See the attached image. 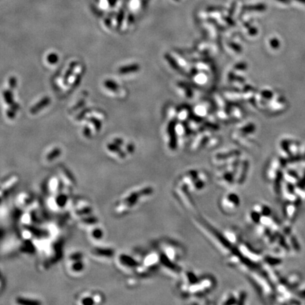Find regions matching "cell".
Here are the masks:
<instances>
[{
	"label": "cell",
	"mask_w": 305,
	"mask_h": 305,
	"mask_svg": "<svg viewBox=\"0 0 305 305\" xmlns=\"http://www.w3.org/2000/svg\"><path fill=\"white\" fill-rule=\"evenodd\" d=\"M217 285L216 277L211 273L187 270L178 277L176 291L181 298L191 303L205 304L204 301L216 290Z\"/></svg>",
	"instance_id": "cell-1"
},
{
	"label": "cell",
	"mask_w": 305,
	"mask_h": 305,
	"mask_svg": "<svg viewBox=\"0 0 305 305\" xmlns=\"http://www.w3.org/2000/svg\"><path fill=\"white\" fill-rule=\"evenodd\" d=\"M209 183V177L205 171L190 169L184 171L177 178L172 191L185 209L193 211L196 209L193 196L204 191Z\"/></svg>",
	"instance_id": "cell-2"
},
{
	"label": "cell",
	"mask_w": 305,
	"mask_h": 305,
	"mask_svg": "<svg viewBox=\"0 0 305 305\" xmlns=\"http://www.w3.org/2000/svg\"><path fill=\"white\" fill-rule=\"evenodd\" d=\"M155 193V189L152 184H142L135 187L117 201L114 206V213L119 216H126L150 200Z\"/></svg>",
	"instance_id": "cell-3"
},
{
	"label": "cell",
	"mask_w": 305,
	"mask_h": 305,
	"mask_svg": "<svg viewBox=\"0 0 305 305\" xmlns=\"http://www.w3.org/2000/svg\"><path fill=\"white\" fill-rule=\"evenodd\" d=\"M249 163L247 160L241 162L239 159L226 165L220 167L215 175V180L218 186L225 189H232L240 186L247 178Z\"/></svg>",
	"instance_id": "cell-4"
},
{
	"label": "cell",
	"mask_w": 305,
	"mask_h": 305,
	"mask_svg": "<svg viewBox=\"0 0 305 305\" xmlns=\"http://www.w3.org/2000/svg\"><path fill=\"white\" fill-rule=\"evenodd\" d=\"M153 247L159 252L160 256L177 264H180L186 253L180 243L168 238L157 239L153 242Z\"/></svg>",
	"instance_id": "cell-5"
},
{
	"label": "cell",
	"mask_w": 305,
	"mask_h": 305,
	"mask_svg": "<svg viewBox=\"0 0 305 305\" xmlns=\"http://www.w3.org/2000/svg\"><path fill=\"white\" fill-rule=\"evenodd\" d=\"M241 205L238 194L228 189L219 198L218 205L220 211L225 216H232L237 213Z\"/></svg>",
	"instance_id": "cell-6"
},
{
	"label": "cell",
	"mask_w": 305,
	"mask_h": 305,
	"mask_svg": "<svg viewBox=\"0 0 305 305\" xmlns=\"http://www.w3.org/2000/svg\"><path fill=\"white\" fill-rule=\"evenodd\" d=\"M117 264L118 267L129 274H136L140 266V260L138 256L122 253L117 256Z\"/></svg>",
	"instance_id": "cell-7"
},
{
	"label": "cell",
	"mask_w": 305,
	"mask_h": 305,
	"mask_svg": "<svg viewBox=\"0 0 305 305\" xmlns=\"http://www.w3.org/2000/svg\"><path fill=\"white\" fill-rule=\"evenodd\" d=\"M247 299V293L244 290H230L225 292L220 298L218 304L223 305L245 304Z\"/></svg>",
	"instance_id": "cell-8"
},
{
	"label": "cell",
	"mask_w": 305,
	"mask_h": 305,
	"mask_svg": "<svg viewBox=\"0 0 305 305\" xmlns=\"http://www.w3.org/2000/svg\"><path fill=\"white\" fill-rule=\"evenodd\" d=\"M249 216L250 220H252V222L253 223H254L255 225H259L260 223L261 222L262 218H263L261 212L259 211H257V210L255 209H254L250 211Z\"/></svg>",
	"instance_id": "cell-9"
},
{
	"label": "cell",
	"mask_w": 305,
	"mask_h": 305,
	"mask_svg": "<svg viewBox=\"0 0 305 305\" xmlns=\"http://www.w3.org/2000/svg\"><path fill=\"white\" fill-rule=\"evenodd\" d=\"M283 178V174L281 171H278L277 172L276 177L274 181V190L275 192L278 194H281V183Z\"/></svg>",
	"instance_id": "cell-10"
},
{
	"label": "cell",
	"mask_w": 305,
	"mask_h": 305,
	"mask_svg": "<svg viewBox=\"0 0 305 305\" xmlns=\"http://www.w3.org/2000/svg\"><path fill=\"white\" fill-rule=\"evenodd\" d=\"M263 261L266 264L271 266H276L282 263V260L276 257H273L271 256H266L263 258Z\"/></svg>",
	"instance_id": "cell-11"
},
{
	"label": "cell",
	"mask_w": 305,
	"mask_h": 305,
	"mask_svg": "<svg viewBox=\"0 0 305 305\" xmlns=\"http://www.w3.org/2000/svg\"><path fill=\"white\" fill-rule=\"evenodd\" d=\"M290 243L291 245H292V248L296 251L297 252H300L301 250V247H300V245L298 241L297 237L295 236H291L290 237Z\"/></svg>",
	"instance_id": "cell-12"
},
{
	"label": "cell",
	"mask_w": 305,
	"mask_h": 305,
	"mask_svg": "<svg viewBox=\"0 0 305 305\" xmlns=\"http://www.w3.org/2000/svg\"><path fill=\"white\" fill-rule=\"evenodd\" d=\"M259 211L261 212V213L262 215V216L263 218H268V217L271 216V213H272V211H271V209L267 205H262V206L260 208Z\"/></svg>",
	"instance_id": "cell-13"
},
{
	"label": "cell",
	"mask_w": 305,
	"mask_h": 305,
	"mask_svg": "<svg viewBox=\"0 0 305 305\" xmlns=\"http://www.w3.org/2000/svg\"><path fill=\"white\" fill-rule=\"evenodd\" d=\"M281 148L282 150H283L286 153H288L290 155H291V151L290 149V141H288V140H283L282 141L281 143Z\"/></svg>",
	"instance_id": "cell-14"
},
{
	"label": "cell",
	"mask_w": 305,
	"mask_h": 305,
	"mask_svg": "<svg viewBox=\"0 0 305 305\" xmlns=\"http://www.w3.org/2000/svg\"><path fill=\"white\" fill-rule=\"evenodd\" d=\"M278 240L280 245H281L282 248H284L287 251H290V249H289L290 247H289L288 243L286 242L285 239V237L283 236L280 235L278 237Z\"/></svg>",
	"instance_id": "cell-15"
},
{
	"label": "cell",
	"mask_w": 305,
	"mask_h": 305,
	"mask_svg": "<svg viewBox=\"0 0 305 305\" xmlns=\"http://www.w3.org/2000/svg\"><path fill=\"white\" fill-rule=\"evenodd\" d=\"M270 45L273 49H278L280 47V45H281V43H280V41L278 40V38H272V39H271Z\"/></svg>",
	"instance_id": "cell-16"
},
{
	"label": "cell",
	"mask_w": 305,
	"mask_h": 305,
	"mask_svg": "<svg viewBox=\"0 0 305 305\" xmlns=\"http://www.w3.org/2000/svg\"><path fill=\"white\" fill-rule=\"evenodd\" d=\"M261 95H262V97H263V98L268 99V100L272 98L273 96V93L270 91V90H263V91L261 93Z\"/></svg>",
	"instance_id": "cell-17"
},
{
	"label": "cell",
	"mask_w": 305,
	"mask_h": 305,
	"mask_svg": "<svg viewBox=\"0 0 305 305\" xmlns=\"http://www.w3.org/2000/svg\"><path fill=\"white\" fill-rule=\"evenodd\" d=\"M302 158L301 155H292L290 158V159L288 160V161L289 162H297V161H300V160H301L302 159Z\"/></svg>",
	"instance_id": "cell-18"
},
{
	"label": "cell",
	"mask_w": 305,
	"mask_h": 305,
	"mask_svg": "<svg viewBox=\"0 0 305 305\" xmlns=\"http://www.w3.org/2000/svg\"><path fill=\"white\" fill-rule=\"evenodd\" d=\"M297 187H299L300 189H305V173L304 177L302 178L301 180H300V182H298Z\"/></svg>",
	"instance_id": "cell-19"
},
{
	"label": "cell",
	"mask_w": 305,
	"mask_h": 305,
	"mask_svg": "<svg viewBox=\"0 0 305 305\" xmlns=\"http://www.w3.org/2000/svg\"><path fill=\"white\" fill-rule=\"evenodd\" d=\"M287 189H288V191L289 193L290 194H294L295 193V186L292 184V183L288 182L287 184Z\"/></svg>",
	"instance_id": "cell-20"
},
{
	"label": "cell",
	"mask_w": 305,
	"mask_h": 305,
	"mask_svg": "<svg viewBox=\"0 0 305 305\" xmlns=\"http://www.w3.org/2000/svg\"><path fill=\"white\" fill-rule=\"evenodd\" d=\"M288 173H289V175H290V176L294 177V178H295V179H298V178H299V176H298L297 173L296 172H295V171H293V170H289L288 171Z\"/></svg>",
	"instance_id": "cell-21"
},
{
	"label": "cell",
	"mask_w": 305,
	"mask_h": 305,
	"mask_svg": "<svg viewBox=\"0 0 305 305\" xmlns=\"http://www.w3.org/2000/svg\"><path fill=\"white\" fill-rule=\"evenodd\" d=\"M280 162H281V165L282 167H285L286 165V163H287V162H288V160H285L283 158H281V159H280Z\"/></svg>",
	"instance_id": "cell-22"
},
{
	"label": "cell",
	"mask_w": 305,
	"mask_h": 305,
	"mask_svg": "<svg viewBox=\"0 0 305 305\" xmlns=\"http://www.w3.org/2000/svg\"><path fill=\"white\" fill-rule=\"evenodd\" d=\"M276 1L281 2V3L282 4H290V2H292V0H276Z\"/></svg>",
	"instance_id": "cell-23"
},
{
	"label": "cell",
	"mask_w": 305,
	"mask_h": 305,
	"mask_svg": "<svg viewBox=\"0 0 305 305\" xmlns=\"http://www.w3.org/2000/svg\"><path fill=\"white\" fill-rule=\"evenodd\" d=\"M295 1L297 2H300V3H301V4H305V0H295Z\"/></svg>",
	"instance_id": "cell-24"
},
{
	"label": "cell",
	"mask_w": 305,
	"mask_h": 305,
	"mask_svg": "<svg viewBox=\"0 0 305 305\" xmlns=\"http://www.w3.org/2000/svg\"><path fill=\"white\" fill-rule=\"evenodd\" d=\"M300 296L302 297H305V290L304 291H302V292L300 293Z\"/></svg>",
	"instance_id": "cell-25"
},
{
	"label": "cell",
	"mask_w": 305,
	"mask_h": 305,
	"mask_svg": "<svg viewBox=\"0 0 305 305\" xmlns=\"http://www.w3.org/2000/svg\"><path fill=\"white\" fill-rule=\"evenodd\" d=\"M303 159L305 160V153H304V157H303Z\"/></svg>",
	"instance_id": "cell-26"
}]
</instances>
